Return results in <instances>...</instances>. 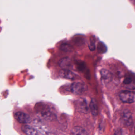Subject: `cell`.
<instances>
[{"instance_id":"1","label":"cell","mask_w":135,"mask_h":135,"mask_svg":"<svg viewBox=\"0 0 135 135\" xmlns=\"http://www.w3.org/2000/svg\"><path fill=\"white\" fill-rule=\"evenodd\" d=\"M32 124L38 132L43 135H47L49 134V128L46 124L41 120L38 119L34 120Z\"/></svg>"},{"instance_id":"2","label":"cell","mask_w":135,"mask_h":135,"mask_svg":"<svg viewBox=\"0 0 135 135\" xmlns=\"http://www.w3.org/2000/svg\"><path fill=\"white\" fill-rule=\"evenodd\" d=\"M87 89V86L80 82L73 83L71 86V90L73 94L80 95L85 92Z\"/></svg>"},{"instance_id":"3","label":"cell","mask_w":135,"mask_h":135,"mask_svg":"<svg viewBox=\"0 0 135 135\" xmlns=\"http://www.w3.org/2000/svg\"><path fill=\"white\" fill-rule=\"evenodd\" d=\"M120 98L124 103H133L135 102V92L130 90H124L120 94Z\"/></svg>"},{"instance_id":"4","label":"cell","mask_w":135,"mask_h":135,"mask_svg":"<svg viewBox=\"0 0 135 135\" xmlns=\"http://www.w3.org/2000/svg\"><path fill=\"white\" fill-rule=\"evenodd\" d=\"M15 119L20 123L27 124L31 122V118L28 114L21 112H18L14 115Z\"/></svg>"},{"instance_id":"5","label":"cell","mask_w":135,"mask_h":135,"mask_svg":"<svg viewBox=\"0 0 135 135\" xmlns=\"http://www.w3.org/2000/svg\"><path fill=\"white\" fill-rule=\"evenodd\" d=\"M122 120L125 126H130L133 122L132 115L131 112L128 110L124 111L122 114Z\"/></svg>"},{"instance_id":"6","label":"cell","mask_w":135,"mask_h":135,"mask_svg":"<svg viewBox=\"0 0 135 135\" xmlns=\"http://www.w3.org/2000/svg\"><path fill=\"white\" fill-rule=\"evenodd\" d=\"M41 117L45 120L48 121H53L55 120L56 116L50 110L44 109L41 112Z\"/></svg>"},{"instance_id":"7","label":"cell","mask_w":135,"mask_h":135,"mask_svg":"<svg viewBox=\"0 0 135 135\" xmlns=\"http://www.w3.org/2000/svg\"><path fill=\"white\" fill-rule=\"evenodd\" d=\"M59 75L61 78L66 79L73 80L75 78V75L69 69H62L59 72Z\"/></svg>"},{"instance_id":"8","label":"cell","mask_w":135,"mask_h":135,"mask_svg":"<svg viewBox=\"0 0 135 135\" xmlns=\"http://www.w3.org/2000/svg\"><path fill=\"white\" fill-rule=\"evenodd\" d=\"M100 74L102 79L105 82L109 83L112 80V74L108 70L102 69L100 71Z\"/></svg>"},{"instance_id":"9","label":"cell","mask_w":135,"mask_h":135,"mask_svg":"<svg viewBox=\"0 0 135 135\" xmlns=\"http://www.w3.org/2000/svg\"><path fill=\"white\" fill-rule=\"evenodd\" d=\"M21 130L27 135H38V132L36 129L29 125H23L21 127Z\"/></svg>"},{"instance_id":"10","label":"cell","mask_w":135,"mask_h":135,"mask_svg":"<svg viewBox=\"0 0 135 135\" xmlns=\"http://www.w3.org/2000/svg\"><path fill=\"white\" fill-rule=\"evenodd\" d=\"M123 83L127 89H135V80L132 77L130 76L126 77Z\"/></svg>"},{"instance_id":"11","label":"cell","mask_w":135,"mask_h":135,"mask_svg":"<svg viewBox=\"0 0 135 135\" xmlns=\"http://www.w3.org/2000/svg\"><path fill=\"white\" fill-rule=\"evenodd\" d=\"M70 135H89L85 129L79 126H76L72 128L71 131Z\"/></svg>"},{"instance_id":"12","label":"cell","mask_w":135,"mask_h":135,"mask_svg":"<svg viewBox=\"0 0 135 135\" xmlns=\"http://www.w3.org/2000/svg\"><path fill=\"white\" fill-rule=\"evenodd\" d=\"M78 108L82 113H86L88 111V107L86 101L84 99L79 100L78 102Z\"/></svg>"},{"instance_id":"13","label":"cell","mask_w":135,"mask_h":135,"mask_svg":"<svg viewBox=\"0 0 135 135\" xmlns=\"http://www.w3.org/2000/svg\"><path fill=\"white\" fill-rule=\"evenodd\" d=\"M90 109L91 111L92 115L94 116H96L98 115V109L96 100L94 99H92L90 103Z\"/></svg>"},{"instance_id":"14","label":"cell","mask_w":135,"mask_h":135,"mask_svg":"<svg viewBox=\"0 0 135 135\" xmlns=\"http://www.w3.org/2000/svg\"><path fill=\"white\" fill-rule=\"evenodd\" d=\"M59 66L62 69H68L71 66L70 61L69 58H64L59 62Z\"/></svg>"},{"instance_id":"15","label":"cell","mask_w":135,"mask_h":135,"mask_svg":"<svg viewBox=\"0 0 135 135\" xmlns=\"http://www.w3.org/2000/svg\"><path fill=\"white\" fill-rule=\"evenodd\" d=\"M60 49L62 51L68 52V51H71L72 47H71V45L68 44L64 43L61 45Z\"/></svg>"},{"instance_id":"16","label":"cell","mask_w":135,"mask_h":135,"mask_svg":"<svg viewBox=\"0 0 135 135\" xmlns=\"http://www.w3.org/2000/svg\"><path fill=\"white\" fill-rule=\"evenodd\" d=\"M106 48L104 44L102 43H99L98 44V50L99 52L103 53L105 52Z\"/></svg>"},{"instance_id":"17","label":"cell","mask_w":135,"mask_h":135,"mask_svg":"<svg viewBox=\"0 0 135 135\" xmlns=\"http://www.w3.org/2000/svg\"><path fill=\"white\" fill-rule=\"evenodd\" d=\"M89 49H90V50L92 51H93L95 50V42H94V39H93L92 40V41H91V42H90V44L89 46Z\"/></svg>"},{"instance_id":"18","label":"cell","mask_w":135,"mask_h":135,"mask_svg":"<svg viewBox=\"0 0 135 135\" xmlns=\"http://www.w3.org/2000/svg\"><path fill=\"white\" fill-rule=\"evenodd\" d=\"M113 135H124V132L122 129H117L115 131Z\"/></svg>"},{"instance_id":"19","label":"cell","mask_w":135,"mask_h":135,"mask_svg":"<svg viewBox=\"0 0 135 135\" xmlns=\"http://www.w3.org/2000/svg\"><path fill=\"white\" fill-rule=\"evenodd\" d=\"M85 65H84L83 63H81V64H79V68L81 70H82L84 69V68L85 67Z\"/></svg>"},{"instance_id":"20","label":"cell","mask_w":135,"mask_h":135,"mask_svg":"<svg viewBox=\"0 0 135 135\" xmlns=\"http://www.w3.org/2000/svg\"></svg>"}]
</instances>
